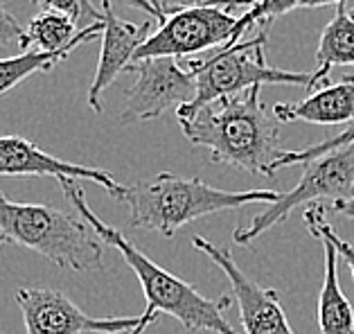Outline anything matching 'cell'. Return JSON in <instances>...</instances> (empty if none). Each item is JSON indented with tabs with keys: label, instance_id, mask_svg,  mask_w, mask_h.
Wrapping results in <instances>:
<instances>
[{
	"label": "cell",
	"instance_id": "cb8c5ba5",
	"mask_svg": "<svg viewBox=\"0 0 354 334\" xmlns=\"http://www.w3.org/2000/svg\"><path fill=\"white\" fill-rule=\"evenodd\" d=\"M102 3H106L111 5L115 10V7H129V10H140L145 14H149L153 21H158V25L165 23L167 19V14L165 12H160L158 7H153L149 0H102Z\"/></svg>",
	"mask_w": 354,
	"mask_h": 334
},
{
	"label": "cell",
	"instance_id": "83f0119b",
	"mask_svg": "<svg viewBox=\"0 0 354 334\" xmlns=\"http://www.w3.org/2000/svg\"><path fill=\"white\" fill-rule=\"evenodd\" d=\"M257 3H260V0H239V5H241V7H248V10H250L253 5H257Z\"/></svg>",
	"mask_w": 354,
	"mask_h": 334
},
{
	"label": "cell",
	"instance_id": "44dd1931",
	"mask_svg": "<svg viewBox=\"0 0 354 334\" xmlns=\"http://www.w3.org/2000/svg\"><path fill=\"white\" fill-rule=\"evenodd\" d=\"M350 142H354V124H350L343 133L332 136V138H327V140H323V142H316V145H312V147L284 151L282 156L273 163L271 172H273V176H275V172H278V169H282V167L298 165V163H302V165H305V163L314 160V158H321V156H325V154L341 149V147H345V145H350Z\"/></svg>",
	"mask_w": 354,
	"mask_h": 334
},
{
	"label": "cell",
	"instance_id": "7c38bea8",
	"mask_svg": "<svg viewBox=\"0 0 354 334\" xmlns=\"http://www.w3.org/2000/svg\"><path fill=\"white\" fill-rule=\"evenodd\" d=\"M102 12H104L102 53H100L97 71H95L93 84L88 89V98H86L88 100V106L97 115L104 111V104H102L104 91L118 80L120 73H124L133 64L138 48L151 37V25H153V23H131L120 19L113 7L106 3H102Z\"/></svg>",
	"mask_w": 354,
	"mask_h": 334
},
{
	"label": "cell",
	"instance_id": "4316f807",
	"mask_svg": "<svg viewBox=\"0 0 354 334\" xmlns=\"http://www.w3.org/2000/svg\"><path fill=\"white\" fill-rule=\"evenodd\" d=\"M348 0H305L302 7H327V5H345Z\"/></svg>",
	"mask_w": 354,
	"mask_h": 334
},
{
	"label": "cell",
	"instance_id": "52a82bcc",
	"mask_svg": "<svg viewBox=\"0 0 354 334\" xmlns=\"http://www.w3.org/2000/svg\"><path fill=\"white\" fill-rule=\"evenodd\" d=\"M237 21L226 7L198 5L178 10L169 14L165 23L158 25V30L138 48L133 64L156 57L180 59L203 50H219L230 44Z\"/></svg>",
	"mask_w": 354,
	"mask_h": 334
},
{
	"label": "cell",
	"instance_id": "f546056e",
	"mask_svg": "<svg viewBox=\"0 0 354 334\" xmlns=\"http://www.w3.org/2000/svg\"><path fill=\"white\" fill-rule=\"evenodd\" d=\"M5 242H7V239H5V237H3V235H0V246H3V244H5Z\"/></svg>",
	"mask_w": 354,
	"mask_h": 334
},
{
	"label": "cell",
	"instance_id": "e0dca14e",
	"mask_svg": "<svg viewBox=\"0 0 354 334\" xmlns=\"http://www.w3.org/2000/svg\"><path fill=\"white\" fill-rule=\"evenodd\" d=\"M73 50H64V53H37V50H28L16 57L0 59V95L10 93L12 89L19 86L28 77L37 73H48L53 71L57 64H62L64 59L71 55Z\"/></svg>",
	"mask_w": 354,
	"mask_h": 334
},
{
	"label": "cell",
	"instance_id": "f1b7e54d",
	"mask_svg": "<svg viewBox=\"0 0 354 334\" xmlns=\"http://www.w3.org/2000/svg\"><path fill=\"white\" fill-rule=\"evenodd\" d=\"M149 3H151L153 7H158V10H160V5H158V0H149ZM160 12H162V10H160Z\"/></svg>",
	"mask_w": 354,
	"mask_h": 334
},
{
	"label": "cell",
	"instance_id": "9a60e30c",
	"mask_svg": "<svg viewBox=\"0 0 354 334\" xmlns=\"http://www.w3.org/2000/svg\"><path fill=\"white\" fill-rule=\"evenodd\" d=\"M318 242L325 258V278L318 294V328L321 334H354V310L339 282V253L327 239Z\"/></svg>",
	"mask_w": 354,
	"mask_h": 334
},
{
	"label": "cell",
	"instance_id": "603a6c76",
	"mask_svg": "<svg viewBox=\"0 0 354 334\" xmlns=\"http://www.w3.org/2000/svg\"><path fill=\"white\" fill-rule=\"evenodd\" d=\"M160 10L167 16L185 7H198V5H214V7H241L239 0H158Z\"/></svg>",
	"mask_w": 354,
	"mask_h": 334
},
{
	"label": "cell",
	"instance_id": "7402d4cb",
	"mask_svg": "<svg viewBox=\"0 0 354 334\" xmlns=\"http://www.w3.org/2000/svg\"><path fill=\"white\" fill-rule=\"evenodd\" d=\"M21 48V53H28V30L19 23V19L0 3V48Z\"/></svg>",
	"mask_w": 354,
	"mask_h": 334
},
{
	"label": "cell",
	"instance_id": "ac0fdd59",
	"mask_svg": "<svg viewBox=\"0 0 354 334\" xmlns=\"http://www.w3.org/2000/svg\"><path fill=\"white\" fill-rule=\"evenodd\" d=\"M302 3H305V0H260V3L250 7V10L237 21V28H235V34H232L230 44L223 46V48L237 46L241 41V37H244L253 25H257V23L269 25L273 19H278V16L296 10V7H302Z\"/></svg>",
	"mask_w": 354,
	"mask_h": 334
},
{
	"label": "cell",
	"instance_id": "6da1fadb",
	"mask_svg": "<svg viewBox=\"0 0 354 334\" xmlns=\"http://www.w3.org/2000/svg\"><path fill=\"white\" fill-rule=\"evenodd\" d=\"M262 86L221 98L180 118V129L194 147L210 151L221 165L250 174L273 176L271 167L284 149L280 147V122L262 106Z\"/></svg>",
	"mask_w": 354,
	"mask_h": 334
},
{
	"label": "cell",
	"instance_id": "ba28073f",
	"mask_svg": "<svg viewBox=\"0 0 354 334\" xmlns=\"http://www.w3.org/2000/svg\"><path fill=\"white\" fill-rule=\"evenodd\" d=\"M127 73H131L136 80L118 118L122 127L156 120L165 111L192 104L196 100V75L192 68L180 66L178 59H145L129 66Z\"/></svg>",
	"mask_w": 354,
	"mask_h": 334
},
{
	"label": "cell",
	"instance_id": "2e32d148",
	"mask_svg": "<svg viewBox=\"0 0 354 334\" xmlns=\"http://www.w3.org/2000/svg\"><path fill=\"white\" fill-rule=\"evenodd\" d=\"M104 32V23H97L93 28L80 30L77 25L64 14L57 12H41L28 25V46L37 53H64L75 50L80 44L93 41Z\"/></svg>",
	"mask_w": 354,
	"mask_h": 334
},
{
	"label": "cell",
	"instance_id": "9c48e42d",
	"mask_svg": "<svg viewBox=\"0 0 354 334\" xmlns=\"http://www.w3.org/2000/svg\"><path fill=\"white\" fill-rule=\"evenodd\" d=\"M25 334H127L142 323L140 316L97 319L82 312L64 291L50 287H23L16 291Z\"/></svg>",
	"mask_w": 354,
	"mask_h": 334
},
{
	"label": "cell",
	"instance_id": "5b68a950",
	"mask_svg": "<svg viewBox=\"0 0 354 334\" xmlns=\"http://www.w3.org/2000/svg\"><path fill=\"white\" fill-rule=\"evenodd\" d=\"M266 41H269V34L264 30L250 41H239L237 46L219 48L210 57L189 62L187 68H192L196 75V100L192 104L176 109V118H187L210 102L237 95V93L264 86V84H296L307 91L312 89V73L282 71V68L266 64Z\"/></svg>",
	"mask_w": 354,
	"mask_h": 334
},
{
	"label": "cell",
	"instance_id": "277c9868",
	"mask_svg": "<svg viewBox=\"0 0 354 334\" xmlns=\"http://www.w3.org/2000/svg\"><path fill=\"white\" fill-rule=\"evenodd\" d=\"M0 235L62 269H104L106 244L80 212L46 203H16L0 190Z\"/></svg>",
	"mask_w": 354,
	"mask_h": 334
},
{
	"label": "cell",
	"instance_id": "30bf717a",
	"mask_svg": "<svg viewBox=\"0 0 354 334\" xmlns=\"http://www.w3.org/2000/svg\"><path fill=\"white\" fill-rule=\"evenodd\" d=\"M192 244L198 251L208 255L230 280L232 296H235V303L239 307V321L241 328H244V334H296L291 330L287 314H284L280 305L278 291L266 289L262 285H257L253 278H248L237 267V262L232 260L230 248L212 244L203 235H194Z\"/></svg>",
	"mask_w": 354,
	"mask_h": 334
},
{
	"label": "cell",
	"instance_id": "d6986e66",
	"mask_svg": "<svg viewBox=\"0 0 354 334\" xmlns=\"http://www.w3.org/2000/svg\"><path fill=\"white\" fill-rule=\"evenodd\" d=\"M305 224L309 228V233H312L316 239H327V242H332L336 253L341 255L343 262L348 264V269L352 273V280H354V246L350 242H345L343 237L336 235V230L330 226V221H327V208L323 203H316V205H309L305 210Z\"/></svg>",
	"mask_w": 354,
	"mask_h": 334
},
{
	"label": "cell",
	"instance_id": "4fadbf2b",
	"mask_svg": "<svg viewBox=\"0 0 354 334\" xmlns=\"http://www.w3.org/2000/svg\"><path fill=\"white\" fill-rule=\"evenodd\" d=\"M273 118L278 122L354 124V77L316 89L300 102H278Z\"/></svg>",
	"mask_w": 354,
	"mask_h": 334
},
{
	"label": "cell",
	"instance_id": "484cf974",
	"mask_svg": "<svg viewBox=\"0 0 354 334\" xmlns=\"http://www.w3.org/2000/svg\"><path fill=\"white\" fill-rule=\"evenodd\" d=\"M156 319H158V314H156V312H149V310H145V312H142V323L138 325L136 330L127 332V334H145V332H147V328H149L151 323H156Z\"/></svg>",
	"mask_w": 354,
	"mask_h": 334
},
{
	"label": "cell",
	"instance_id": "8fae6325",
	"mask_svg": "<svg viewBox=\"0 0 354 334\" xmlns=\"http://www.w3.org/2000/svg\"><path fill=\"white\" fill-rule=\"evenodd\" d=\"M0 176H55L57 181H62V178H75V181L86 178V181L104 187L118 201H122L127 190V185H120L106 169L62 160L16 133L0 136Z\"/></svg>",
	"mask_w": 354,
	"mask_h": 334
},
{
	"label": "cell",
	"instance_id": "d4e9b609",
	"mask_svg": "<svg viewBox=\"0 0 354 334\" xmlns=\"http://www.w3.org/2000/svg\"><path fill=\"white\" fill-rule=\"evenodd\" d=\"M330 212H336V215H343L348 219H354V194L350 196V199L345 201H339V203H332L330 208H327Z\"/></svg>",
	"mask_w": 354,
	"mask_h": 334
},
{
	"label": "cell",
	"instance_id": "7a4b0ae2",
	"mask_svg": "<svg viewBox=\"0 0 354 334\" xmlns=\"http://www.w3.org/2000/svg\"><path fill=\"white\" fill-rule=\"evenodd\" d=\"M64 194L75 208V212L88 221L91 228L100 235V239L106 246L115 248L122 255V260L133 269L138 282L142 287L147 310L156 314H167L176 319L189 332H212V334H239L226 321V314L235 305V296H221L217 301L205 298L201 291H196L189 282L174 276L160 264L153 262L149 255H145L133 242L102 221L93 212V208L86 201V190L75 181V178H62L59 181Z\"/></svg>",
	"mask_w": 354,
	"mask_h": 334
},
{
	"label": "cell",
	"instance_id": "5bb4252c",
	"mask_svg": "<svg viewBox=\"0 0 354 334\" xmlns=\"http://www.w3.org/2000/svg\"><path fill=\"white\" fill-rule=\"evenodd\" d=\"M336 66H354V7L336 5L334 19L325 25L316 50V71H312V89L327 86V77Z\"/></svg>",
	"mask_w": 354,
	"mask_h": 334
},
{
	"label": "cell",
	"instance_id": "ffe728a7",
	"mask_svg": "<svg viewBox=\"0 0 354 334\" xmlns=\"http://www.w3.org/2000/svg\"><path fill=\"white\" fill-rule=\"evenodd\" d=\"M32 3L41 7V12H57L68 16L80 30L104 23V12H102V7L97 10L93 0H32Z\"/></svg>",
	"mask_w": 354,
	"mask_h": 334
},
{
	"label": "cell",
	"instance_id": "3957f363",
	"mask_svg": "<svg viewBox=\"0 0 354 334\" xmlns=\"http://www.w3.org/2000/svg\"><path fill=\"white\" fill-rule=\"evenodd\" d=\"M280 192L244 190L228 192L201 181L171 172H158L127 185L122 203L129 205V224L140 230L174 237L183 226L214 212L235 210L248 203H275Z\"/></svg>",
	"mask_w": 354,
	"mask_h": 334
},
{
	"label": "cell",
	"instance_id": "8992f818",
	"mask_svg": "<svg viewBox=\"0 0 354 334\" xmlns=\"http://www.w3.org/2000/svg\"><path fill=\"white\" fill-rule=\"evenodd\" d=\"M354 194V142L325 154L321 158L305 163L300 181L289 192L280 194L275 203H269L262 212L244 226H237L232 242L239 246H250L257 237L284 221L296 208L316 205L323 201L339 203ZM325 205V203H323Z\"/></svg>",
	"mask_w": 354,
	"mask_h": 334
}]
</instances>
